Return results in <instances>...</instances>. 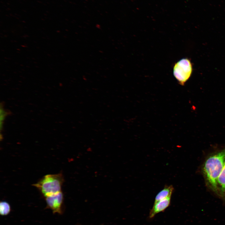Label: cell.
Returning <instances> with one entry per match:
<instances>
[{"mask_svg": "<svg viewBox=\"0 0 225 225\" xmlns=\"http://www.w3.org/2000/svg\"><path fill=\"white\" fill-rule=\"evenodd\" d=\"M225 162V148L209 156L205 160L202 172L209 188L218 196V179Z\"/></svg>", "mask_w": 225, "mask_h": 225, "instance_id": "obj_1", "label": "cell"}, {"mask_svg": "<svg viewBox=\"0 0 225 225\" xmlns=\"http://www.w3.org/2000/svg\"><path fill=\"white\" fill-rule=\"evenodd\" d=\"M64 181L62 173L49 174L44 176L33 186L37 188L46 197L62 191L61 188Z\"/></svg>", "mask_w": 225, "mask_h": 225, "instance_id": "obj_2", "label": "cell"}, {"mask_svg": "<svg viewBox=\"0 0 225 225\" xmlns=\"http://www.w3.org/2000/svg\"><path fill=\"white\" fill-rule=\"evenodd\" d=\"M192 66L188 58H182L176 63L173 68V74L180 84L183 85L191 77Z\"/></svg>", "mask_w": 225, "mask_h": 225, "instance_id": "obj_3", "label": "cell"}, {"mask_svg": "<svg viewBox=\"0 0 225 225\" xmlns=\"http://www.w3.org/2000/svg\"><path fill=\"white\" fill-rule=\"evenodd\" d=\"M45 198L48 207L51 209L53 213H62L63 200V195L62 191Z\"/></svg>", "mask_w": 225, "mask_h": 225, "instance_id": "obj_4", "label": "cell"}, {"mask_svg": "<svg viewBox=\"0 0 225 225\" xmlns=\"http://www.w3.org/2000/svg\"><path fill=\"white\" fill-rule=\"evenodd\" d=\"M171 196L154 202L149 214V218H151L157 214L164 211L170 205Z\"/></svg>", "mask_w": 225, "mask_h": 225, "instance_id": "obj_5", "label": "cell"}, {"mask_svg": "<svg viewBox=\"0 0 225 225\" xmlns=\"http://www.w3.org/2000/svg\"><path fill=\"white\" fill-rule=\"evenodd\" d=\"M219 196L223 200L225 199V162L222 170L218 179Z\"/></svg>", "mask_w": 225, "mask_h": 225, "instance_id": "obj_6", "label": "cell"}, {"mask_svg": "<svg viewBox=\"0 0 225 225\" xmlns=\"http://www.w3.org/2000/svg\"><path fill=\"white\" fill-rule=\"evenodd\" d=\"M173 190L174 188L172 185L165 186L156 196L154 202L171 196Z\"/></svg>", "mask_w": 225, "mask_h": 225, "instance_id": "obj_7", "label": "cell"}, {"mask_svg": "<svg viewBox=\"0 0 225 225\" xmlns=\"http://www.w3.org/2000/svg\"><path fill=\"white\" fill-rule=\"evenodd\" d=\"M11 211V207L9 204L5 201H2L0 203V213L2 216L8 214Z\"/></svg>", "mask_w": 225, "mask_h": 225, "instance_id": "obj_8", "label": "cell"}]
</instances>
